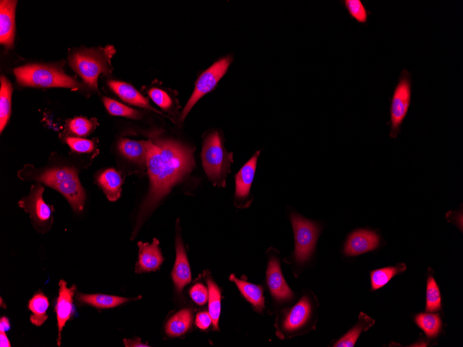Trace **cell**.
<instances>
[{"label":"cell","mask_w":463,"mask_h":347,"mask_svg":"<svg viewBox=\"0 0 463 347\" xmlns=\"http://www.w3.org/2000/svg\"><path fill=\"white\" fill-rule=\"evenodd\" d=\"M146 165L150 188L141 206L135 231L172 188L191 172L194 166V150L172 140L155 143L148 140Z\"/></svg>","instance_id":"obj_1"},{"label":"cell","mask_w":463,"mask_h":347,"mask_svg":"<svg viewBox=\"0 0 463 347\" xmlns=\"http://www.w3.org/2000/svg\"><path fill=\"white\" fill-rule=\"evenodd\" d=\"M28 178L60 192L76 212L84 210L87 196L78 175L71 168H54L28 172Z\"/></svg>","instance_id":"obj_2"},{"label":"cell","mask_w":463,"mask_h":347,"mask_svg":"<svg viewBox=\"0 0 463 347\" xmlns=\"http://www.w3.org/2000/svg\"><path fill=\"white\" fill-rule=\"evenodd\" d=\"M310 293L302 295L293 306L282 311L275 320L277 335L282 339L306 333L315 324L317 306Z\"/></svg>","instance_id":"obj_3"},{"label":"cell","mask_w":463,"mask_h":347,"mask_svg":"<svg viewBox=\"0 0 463 347\" xmlns=\"http://www.w3.org/2000/svg\"><path fill=\"white\" fill-rule=\"evenodd\" d=\"M115 53L113 46L82 49L73 53L69 58V63L91 89L98 91L100 74H109L113 70L111 59Z\"/></svg>","instance_id":"obj_4"},{"label":"cell","mask_w":463,"mask_h":347,"mask_svg":"<svg viewBox=\"0 0 463 347\" xmlns=\"http://www.w3.org/2000/svg\"><path fill=\"white\" fill-rule=\"evenodd\" d=\"M201 158L208 179L214 186L225 187L230 166L234 162V154L225 148L218 131H212L205 137Z\"/></svg>","instance_id":"obj_5"},{"label":"cell","mask_w":463,"mask_h":347,"mask_svg":"<svg viewBox=\"0 0 463 347\" xmlns=\"http://www.w3.org/2000/svg\"><path fill=\"white\" fill-rule=\"evenodd\" d=\"M14 74L20 85L41 88L79 89L83 85L55 66L29 64L17 67Z\"/></svg>","instance_id":"obj_6"},{"label":"cell","mask_w":463,"mask_h":347,"mask_svg":"<svg viewBox=\"0 0 463 347\" xmlns=\"http://www.w3.org/2000/svg\"><path fill=\"white\" fill-rule=\"evenodd\" d=\"M290 220L295 236V250L292 259L297 266H303L311 258L316 248L321 229L315 222L292 213Z\"/></svg>","instance_id":"obj_7"},{"label":"cell","mask_w":463,"mask_h":347,"mask_svg":"<svg viewBox=\"0 0 463 347\" xmlns=\"http://www.w3.org/2000/svg\"><path fill=\"white\" fill-rule=\"evenodd\" d=\"M412 74L404 69L394 91L391 104L392 138L396 139L408 114L412 98Z\"/></svg>","instance_id":"obj_8"},{"label":"cell","mask_w":463,"mask_h":347,"mask_svg":"<svg viewBox=\"0 0 463 347\" xmlns=\"http://www.w3.org/2000/svg\"><path fill=\"white\" fill-rule=\"evenodd\" d=\"M232 62H233V58L230 56L223 58L215 62L199 76L194 91L182 112L181 118L182 121L185 119L199 100L215 89L218 81L227 72Z\"/></svg>","instance_id":"obj_9"},{"label":"cell","mask_w":463,"mask_h":347,"mask_svg":"<svg viewBox=\"0 0 463 347\" xmlns=\"http://www.w3.org/2000/svg\"><path fill=\"white\" fill-rule=\"evenodd\" d=\"M43 193L44 188L41 184L34 185L32 187L30 195L19 202L20 207L30 214L37 230L43 233L52 226V213L54 211L52 207L45 202Z\"/></svg>","instance_id":"obj_10"},{"label":"cell","mask_w":463,"mask_h":347,"mask_svg":"<svg viewBox=\"0 0 463 347\" xmlns=\"http://www.w3.org/2000/svg\"><path fill=\"white\" fill-rule=\"evenodd\" d=\"M267 282L272 297L277 302H286L293 298V292L284 278L280 259L275 252H271L269 257Z\"/></svg>","instance_id":"obj_11"},{"label":"cell","mask_w":463,"mask_h":347,"mask_svg":"<svg viewBox=\"0 0 463 347\" xmlns=\"http://www.w3.org/2000/svg\"><path fill=\"white\" fill-rule=\"evenodd\" d=\"M260 151H258L251 159L242 168L236 176V203L238 208H245L249 206L250 192L254 180L258 157Z\"/></svg>","instance_id":"obj_12"},{"label":"cell","mask_w":463,"mask_h":347,"mask_svg":"<svg viewBox=\"0 0 463 347\" xmlns=\"http://www.w3.org/2000/svg\"><path fill=\"white\" fill-rule=\"evenodd\" d=\"M137 245L139 258L135 267V273L142 274L160 269L164 258L159 247V240L154 238L151 244L138 242Z\"/></svg>","instance_id":"obj_13"},{"label":"cell","mask_w":463,"mask_h":347,"mask_svg":"<svg viewBox=\"0 0 463 347\" xmlns=\"http://www.w3.org/2000/svg\"><path fill=\"white\" fill-rule=\"evenodd\" d=\"M17 3L15 0L0 2V43L8 48H12L14 43Z\"/></svg>","instance_id":"obj_14"},{"label":"cell","mask_w":463,"mask_h":347,"mask_svg":"<svg viewBox=\"0 0 463 347\" xmlns=\"http://www.w3.org/2000/svg\"><path fill=\"white\" fill-rule=\"evenodd\" d=\"M59 288V295L55 306V311L57 315L58 327V345L60 346L62 330L74 313L73 298L76 291V287L75 285H73L71 288L68 289L67 283L64 280H60Z\"/></svg>","instance_id":"obj_15"},{"label":"cell","mask_w":463,"mask_h":347,"mask_svg":"<svg viewBox=\"0 0 463 347\" xmlns=\"http://www.w3.org/2000/svg\"><path fill=\"white\" fill-rule=\"evenodd\" d=\"M379 236L374 232L359 230L351 234L345 245L346 256H353L375 249L379 244Z\"/></svg>","instance_id":"obj_16"},{"label":"cell","mask_w":463,"mask_h":347,"mask_svg":"<svg viewBox=\"0 0 463 347\" xmlns=\"http://www.w3.org/2000/svg\"><path fill=\"white\" fill-rule=\"evenodd\" d=\"M176 250V262L172 278L177 291L181 293L184 287L191 282L192 274L186 251L179 235L177 238Z\"/></svg>","instance_id":"obj_17"},{"label":"cell","mask_w":463,"mask_h":347,"mask_svg":"<svg viewBox=\"0 0 463 347\" xmlns=\"http://www.w3.org/2000/svg\"><path fill=\"white\" fill-rule=\"evenodd\" d=\"M109 85L112 91L124 102L161 114V112L153 109L148 100L143 97L131 85L122 81L110 80Z\"/></svg>","instance_id":"obj_18"},{"label":"cell","mask_w":463,"mask_h":347,"mask_svg":"<svg viewBox=\"0 0 463 347\" xmlns=\"http://www.w3.org/2000/svg\"><path fill=\"white\" fill-rule=\"evenodd\" d=\"M229 280L236 284L241 293L256 312L259 313L263 312L265 308V300L263 289L260 286L253 284L245 280L238 279L234 274L230 276Z\"/></svg>","instance_id":"obj_19"},{"label":"cell","mask_w":463,"mask_h":347,"mask_svg":"<svg viewBox=\"0 0 463 347\" xmlns=\"http://www.w3.org/2000/svg\"><path fill=\"white\" fill-rule=\"evenodd\" d=\"M97 181L110 201L115 202L120 199L123 180L116 170H105L98 176Z\"/></svg>","instance_id":"obj_20"},{"label":"cell","mask_w":463,"mask_h":347,"mask_svg":"<svg viewBox=\"0 0 463 347\" xmlns=\"http://www.w3.org/2000/svg\"><path fill=\"white\" fill-rule=\"evenodd\" d=\"M120 153L129 160L139 165L146 164L148 152L147 141L122 139L118 144Z\"/></svg>","instance_id":"obj_21"},{"label":"cell","mask_w":463,"mask_h":347,"mask_svg":"<svg viewBox=\"0 0 463 347\" xmlns=\"http://www.w3.org/2000/svg\"><path fill=\"white\" fill-rule=\"evenodd\" d=\"M192 322V311L188 309H183L168 321L166 332L168 336L172 337L181 336L191 328Z\"/></svg>","instance_id":"obj_22"},{"label":"cell","mask_w":463,"mask_h":347,"mask_svg":"<svg viewBox=\"0 0 463 347\" xmlns=\"http://www.w3.org/2000/svg\"><path fill=\"white\" fill-rule=\"evenodd\" d=\"M204 277L208 288L209 313L212 320L214 329L218 330V321L221 311V292L209 272L205 271Z\"/></svg>","instance_id":"obj_23"},{"label":"cell","mask_w":463,"mask_h":347,"mask_svg":"<svg viewBox=\"0 0 463 347\" xmlns=\"http://www.w3.org/2000/svg\"><path fill=\"white\" fill-rule=\"evenodd\" d=\"M13 89L12 83L5 76L1 77L0 89V131L5 128L12 112V97Z\"/></svg>","instance_id":"obj_24"},{"label":"cell","mask_w":463,"mask_h":347,"mask_svg":"<svg viewBox=\"0 0 463 347\" xmlns=\"http://www.w3.org/2000/svg\"><path fill=\"white\" fill-rule=\"evenodd\" d=\"M77 299L83 304H89L98 309H112L131 300L129 298L113 295L101 294L85 295L81 293L77 295Z\"/></svg>","instance_id":"obj_25"},{"label":"cell","mask_w":463,"mask_h":347,"mask_svg":"<svg viewBox=\"0 0 463 347\" xmlns=\"http://www.w3.org/2000/svg\"><path fill=\"white\" fill-rule=\"evenodd\" d=\"M49 306L48 298L42 292L33 297L29 302V309L33 313L30 317L33 324L41 326L45 322L48 318L46 313Z\"/></svg>","instance_id":"obj_26"},{"label":"cell","mask_w":463,"mask_h":347,"mask_svg":"<svg viewBox=\"0 0 463 347\" xmlns=\"http://www.w3.org/2000/svg\"><path fill=\"white\" fill-rule=\"evenodd\" d=\"M374 320H372L370 317H368L364 313H361L360 314L359 320L357 324L347 334H346V335L342 337L338 342H337L334 346H354L362 331L368 329L374 324Z\"/></svg>","instance_id":"obj_27"},{"label":"cell","mask_w":463,"mask_h":347,"mask_svg":"<svg viewBox=\"0 0 463 347\" xmlns=\"http://www.w3.org/2000/svg\"><path fill=\"white\" fill-rule=\"evenodd\" d=\"M407 269L405 264H400L394 267L385 268L374 271L371 273V285L372 290L376 291L385 284L396 276L403 273Z\"/></svg>","instance_id":"obj_28"},{"label":"cell","mask_w":463,"mask_h":347,"mask_svg":"<svg viewBox=\"0 0 463 347\" xmlns=\"http://www.w3.org/2000/svg\"><path fill=\"white\" fill-rule=\"evenodd\" d=\"M416 324L430 337H436L442 329V321L437 314L421 313L415 318Z\"/></svg>","instance_id":"obj_29"},{"label":"cell","mask_w":463,"mask_h":347,"mask_svg":"<svg viewBox=\"0 0 463 347\" xmlns=\"http://www.w3.org/2000/svg\"><path fill=\"white\" fill-rule=\"evenodd\" d=\"M350 17L360 25H366L371 14L361 0H345L343 2Z\"/></svg>","instance_id":"obj_30"},{"label":"cell","mask_w":463,"mask_h":347,"mask_svg":"<svg viewBox=\"0 0 463 347\" xmlns=\"http://www.w3.org/2000/svg\"><path fill=\"white\" fill-rule=\"evenodd\" d=\"M103 102L106 110L112 115L125 117L134 120H137L140 117V113L139 111L115 100L104 97Z\"/></svg>","instance_id":"obj_31"},{"label":"cell","mask_w":463,"mask_h":347,"mask_svg":"<svg viewBox=\"0 0 463 347\" xmlns=\"http://www.w3.org/2000/svg\"><path fill=\"white\" fill-rule=\"evenodd\" d=\"M441 309V295L440 289L434 278L429 276L427 288L426 311L429 313L436 312Z\"/></svg>","instance_id":"obj_32"},{"label":"cell","mask_w":463,"mask_h":347,"mask_svg":"<svg viewBox=\"0 0 463 347\" xmlns=\"http://www.w3.org/2000/svg\"><path fill=\"white\" fill-rule=\"evenodd\" d=\"M94 126L93 121L84 117H76L68 124L69 131L80 137L88 135L93 131Z\"/></svg>","instance_id":"obj_33"},{"label":"cell","mask_w":463,"mask_h":347,"mask_svg":"<svg viewBox=\"0 0 463 347\" xmlns=\"http://www.w3.org/2000/svg\"><path fill=\"white\" fill-rule=\"evenodd\" d=\"M66 142L70 148L77 153H91L95 149V144L89 139L78 137H67Z\"/></svg>","instance_id":"obj_34"},{"label":"cell","mask_w":463,"mask_h":347,"mask_svg":"<svg viewBox=\"0 0 463 347\" xmlns=\"http://www.w3.org/2000/svg\"><path fill=\"white\" fill-rule=\"evenodd\" d=\"M148 96L154 103L163 110L168 111L172 106V100L170 96L163 90L152 89L148 91Z\"/></svg>","instance_id":"obj_35"},{"label":"cell","mask_w":463,"mask_h":347,"mask_svg":"<svg viewBox=\"0 0 463 347\" xmlns=\"http://www.w3.org/2000/svg\"><path fill=\"white\" fill-rule=\"evenodd\" d=\"M190 297L198 305H205L208 302V289L202 284L194 285L190 290Z\"/></svg>","instance_id":"obj_36"},{"label":"cell","mask_w":463,"mask_h":347,"mask_svg":"<svg viewBox=\"0 0 463 347\" xmlns=\"http://www.w3.org/2000/svg\"><path fill=\"white\" fill-rule=\"evenodd\" d=\"M212 324L209 312H201L196 315V325L201 330L207 329Z\"/></svg>","instance_id":"obj_37"},{"label":"cell","mask_w":463,"mask_h":347,"mask_svg":"<svg viewBox=\"0 0 463 347\" xmlns=\"http://www.w3.org/2000/svg\"><path fill=\"white\" fill-rule=\"evenodd\" d=\"M124 343L126 347L129 346H143V347H147L149 346L147 344H144L141 342V339L139 338H135L133 339H124Z\"/></svg>","instance_id":"obj_38"},{"label":"cell","mask_w":463,"mask_h":347,"mask_svg":"<svg viewBox=\"0 0 463 347\" xmlns=\"http://www.w3.org/2000/svg\"><path fill=\"white\" fill-rule=\"evenodd\" d=\"M11 328L10 322L7 317H3L0 320V332H6Z\"/></svg>","instance_id":"obj_39"},{"label":"cell","mask_w":463,"mask_h":347,"mask_svg":"<svg viewBox=\"0 0 463 347\" xmlns=\"http://www.w3.org/2000/svg\"><path fill=\"white\" fill-rule=\"evenodd\" d=\"M0 346L11 347V343L6 335L5 332H0Z\"/></svg>","instance_id":"obj_40"}]
</instances>
